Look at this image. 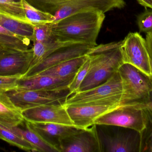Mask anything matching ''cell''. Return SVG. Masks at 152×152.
Masks as SVG:
<instances>
[{"label":"cell","mask_w":152,"mask_h":152,"mask_svg":"<svg viewBox=\"0 0 152 152\" xmlns=\"http://www.w3.org/2000/svg\"><path fill=\"white\" fill-rule=\"evenodd\" d=\"M105 18V13L97 11L78 12L51 23L52 33L62 43H80L95 46Z\"/></svg>","instance_id":"cell-1"},{"label":"cell","mask_w":152,"mask_h":152,"mask_svg":"<svg viewBox=\"0 0 152 152\" xmlns=\"http://www.w3.org/2000/svg\"><path fill=\"white\" fill-rule=\"evenodd\" d=\"M38 10L51 14L54 22L78 12L95 10L105 13L126 5L124 0H26Z\"/></svg>","instance_id":"cell-2"},{"label":"cell","mask_w":152,"mask_h":152,"mask_svg":"<svg viewBox=\"0 0 152 152\" xmlns=\"http://www.w3.org/2000/svg\"><path fill=\"white\" fill-rule=\"evenodd\" d=\"M121 46L88 54L90 60L89 69L78 92L102 84L118 71L120 67L124 63Z\"/></svg>","instance_id":"cell-3"},{"label":"cell","mask_w":152,"mask_h":152,"mask_svg":"<svg viewBox=\"0 0 152 152\" xmlns=\"http://www.w3.org/2000/svg\"><path fill=\"white\" fill-rule=\"evenodd\" d=\"M118 72L123 83L122 106L145 104L152 91L150 76L128 63L122 64Z\"/></svg>","instance_id":"cell-4"},{"label":"cell","mask_w":152,"mask_h":152,"mask_svg":"<svg viewBox=\"0 0 152 152\" xmlns=\"http://www.w3.org/2000/svg\"><path fill=\"white\" fill-rule=\"evenodd\" d=\"M6 92L15 107L21 112L44 104H65L71 95L68 87L53 91L22 90L13 88Z\"/></svg>","instance_id":"cell-5"},{"label":"cell","mask_w":152,"mask_h":152,"mask_svg":"<svg viewBox=\"0 0 152 152\" xmlns=\"http://www.w3.org/2000/svg\"><path fill=\"white\" fill-rule=\"evenodd\" d=\"M116 127L110 132L97 129L103 152H140V133L130 129Z\"/></svg>","instance_id":"cell-6"},{"label":"cell","mask_w":152,"mask_h":152,"mask_svg":"<svg viewBox=\"0 0 152 152\" xmlns=\"http://www.w3.org/2000/svg\"><path fill=\"white\" fill-rule=\"evenodd\" d=\"M94 124L121 127L140 133L145 127L143 109L138 105H123L99 117Z\"/></svg>","instance_id":"cell-7"},{"label":"cell","mask_w":152,"mask_h":152,"mask_svg":"<svg viewBox=\"0 0 152 152\" xmlns=\"http://www.w3.org/2000/svg\"><path fill=\"white\" fill-rule=\"evenodd\" d=\"M123 62L133 65L144 73L151 75V60L145 39L138 32H130L122 40Z\"/></svg>","instance_id":"cell-8"},{"label":"cell","mask_w":152,"mask_h":152,"mask_svg":"<svg viewBox=\"0 0 152 152\" xmlns=\"http://www.w3.org/2000/svg\"><path fill=\"white\" fill-rule=\"evenodd\" d=\"M123 93V83L118 71L102 84L70 95L66 101L65 105H77L113 97L122 98Z\"/></svg>","instance_id":"cell-9"},{"label":"cell","mask_w":152,"mask_h":152,"mask_svg":"<svg viewBox=\"0 0 152 152\" xmlns=\"http://www.w3.org/2000/svg\"><path fill=\"white\" fill-rule=\"evenodd\" d=\"M94 47L86 44H69L58 48L39 63L30 68L22 77H29L37 75L46 69L63 62L87 55Z\"/></svg>","instance_id":"cell-10"},{"label":"cell","mask_w":152,"mask_h":152,"mask_svg":"<svg viewBox=\"0 0 152 152\" xmlns=\"http://www.w3.org/2000/svg\"><path fill=\"white\" fill-rule=\"evenodd\" d=\"M21 113L24 120L29 122L75 126L68 113L65 104H44L27 109L22 111Z\"/></svg>","instance_id":"cell-11"},{"label":"cell","mask_w":152,"mask_h":152,"mask_svg":"<svg viewBox=\"0 0 152 152\" xmlns=\"http://www.w3.org/2000/svg\"><path fill=\"white\" fill-rule=\"evenodd\" d=\"M58 148L60 152H103L96 125L62 140Z\"/></svg>","instance_id":"cell-12"},{"label":"cell","mask_w":152,"mask_h":152,"mask_svg":"<svg viewBox=\"0 0 152 152\" xmlns=\"http://www.w3.org/2000/svg\"><path fill=\"white\" fill-rule=\"evenodd\" d=\"M66 106L75 126L83 129L90 127L94 125V122L96 119L120 107L110 104L95 103Z\"/></svg>","instance_id":"cell-13"},{"label":"cell","mask_w":152,"mask_h":152,"mask_svg":"<svg viewBox=\"0 0 152 152\" xmlns=\"http://www.w3.org/2000/svg\"><path fill=\"white\" fill-rule=\"evenodd\" d=\"M33 58L32 48L5 54L0 57V76H24L30 68Z\"/></svg>","instance_id":"cell-14"},{"label":"cell","mask_w":152,"mask_h":152,"mask_svg":"<svg viewBox=\"0 0 152 152\" xmlns=\"http://www.w3.org/2000/svg\"><path fill=\"white\" fill-rule=\"evenodd\" d=\"M28 122L31 127L44 139L58 150L62 140L86 129L62 124Z\"/></svg>","instance_id":"cell-15"},{"label":"cell","mask_w":152,"mask_h":152,"mask_svg":"<svg viewBox=\"0 0 152 152\" xmlns=\"http://www.w3.org/2000/svg\"><path fill=\"white\" fill-rule=\"evenodd\" d=\"M73 77L58 78L45 75H37L21 77L17 82L16 89L22 90L53 91L68 88Z\"/></svg>","instance_id":"cell-16"},{"label":"cell","mask_w":152,"mask_h":152,"mask_svg":"<svg viewBox=\"0 0 152 152\" xmlns=\"http://www.w3.org/2000/svg\"><path fill=\"white\" fill-rule=\"evenodd\" d=\"M10 128L14 133L28 143L35 152H60L57 147L44 139L26 120H24L19 126Z\"/></svg>","instance_id":"cell-17"},{"label":"cell","mask_w":152,"mask_h":152,"mask_svg":"<svg viewBox=\"0 0 152 152\" xmlns=\"http://www.w3.org/2000/svg\"><path fill=\"white\" fill-rule=\"evenodd\" d=\"M6 91L0 88V123L8 127L17 126L22 124L25 120L21 112L9 98Z\"/></svg>","instance_id":"cell-18"},{"label":"cell","mask_w":152,"mask_h":152,"mask_svg":"<svg viewBox=\"0 0 152 152\" xmlns=\"http://www.w3.org/2000/svg\"><path fill=\"white\" fill-rule=\"evenodd\" d=\"M87 58L88 55H86L63 62L46 69L37 75L58 78L73 77Z\"/></svg>","instance_id":"cell-19"},{"label":"cell","mask_w":152,"mask_h":152,"mask_svg":"<svg viewBox=\"0 0 152 152\" xmlns=\"http://www.w3.org/2000/svg\"><path fill=\"white\" fill-rule=\"evenodd\" d=\"M31 41L9 31L0 25V46L10 52L28 49Z\"/></svg>","instance_id":"cell-20"},{"label":"cell","mask_w":152,"mask_h":152,"mask_svg":"<svg viewBox=\"0 0 152 152\" xmlns=\"http://www.w3.org/2000/svg\"><path fill=\"white\" fill-rule=\"evenodd\" d=\"M0 25L17 35L33 41L34 29L32 24L15 20L0 13Z\"/></svg>","instance_id":"cell-21"},{"label":"cell","mask_w":152,"mask_h":152,"mask_svg":"<svg viewBox=\"0 0 152 152\" xmlns=\"http://www.w3.org/2000/svg\"><path fill=\"white\" fill-rule=\"evenodd\" d=\"M23 0H0V13L15 20L29 23L26 18Z\"/></svg>","instance_id":"cell-22"},{"label":"cell","mask_w":152,"mask_h":152,"mask_svg":"<svg viewBox=\"0 0 152 152\" xmlns=\"http://www.w3.org/2000/svg\"><path fill=\"white\" fill-rule=\"evenodd\" d=\"M33 58L30 68L39 63L58 48L71 44L62 43L57 40L49 43H42L36 41H33Z\"/></svg>","instance_id":"cell-23"},{"label":"cell","mask_w":152,"mask_h":152,"mask_svg":"<svg viewBox=\"0 0 152 152\" xmlns=\"http://www.w3.org/2000/svg\"><path fill=\"white\" fill-rule=\"evenodd\" d=\"M145 117V127L140 133V152H152V109L142 107Z\"/></svg>","instance_id":"cell-24"},{"label":"cell","mask_w":152,"mask_h":152,"mask_svg":"<svg viewBox=\"0 0 152 152\" xmlns=\"http://www.w3.org/2000/svg\"><path fill=\"white\" fill-rule=\"evenodd\" d=\"M23 4L26 18L33 26L54 22L55 18L51 14L37 9L26 0H23Z\"/></svg>","instance_id":"cell-25"},{"label":"cell","mask_w":152,"mask_h":152,"mask_svg":"<svg viewBox=\"0 0 152 152\" xmlns=\"http://www.w3.org/2000/svg\"><path fill=\"white\" fill-rule=\"evenodd\" d=\"M0 139L28 152H35L34 148L23 138L13 132L10 128L0 123Z\"/></svg>","instance_id":"cell-26"},{"label":"cell","mask_w":152,"mask_h":152,"mask_svg":"<svg viewBox=\"0 0 152 152\" xmlns=\"http://www.w3.org/2000/svg\"><path fill=\"white\" fill-rule=\"evenodd\" d=\"M33 26L34 33L32 42L36 41L45 43L57 40L52 33L51 23Z\"/></svg>","instance_id":"cell-27"},{"label":"cell","mask_w":152,"mask_h":152,"mask_svg":"<svg viewBox=\"0 0 152 152\" xmlns=\"http://www.w3.org/2000/svg\"><path fill=\"white\" fill-rule=\"evenodd\" d=\"M89 64L90 60L89 57L88 55L87 59L79 68L76 73L72 82L68 86L71 95L79 92L80 85L85 79L88 72Z\"/></svg>","instance_id":"cell-28"},{"label":"cell","mask_w":152,"mask_h":152,"mask_svg":"<svg viewBox=\"0 0 152 152\" xmlns=\"http://www.w3.org/2000/svg\"><path fill=\"white\" fill-rule=\"evenodd\" d=\"M137 24L140 32L147 33L152 30V9L146 8L137 16Z\"/></svg>","instance_id":"cell-29"},{"label":"cell","mask_w":152,"mask_h":152,"mask_svg":"<svg viewBox=\"0 0 152 152\" xmlns=\"http://www.w3.org/2000/svg\"><path fill=\"white\" fill-rule=\"evenodd\" d=\"M20 77H5L0 76V88L9 90L17 87V82Z\"/></svg>","instance_id":"cell-30"},{"label":"cell","mask_w":152,"mask_h":152,"mask_svg":"<svg viewBox=\"0 0 152 152\" xmlns=\"http://www.w3.org/2000/svg\"><path fill=\"white\" fill-rule=\"evenodd\" d=\"M145 41L149 58L152 62V30L146 33Z\"/></svg>","instance_id":"cell-31"},{"label":"cell","mask_w":152,"mask_h":152,"mask_svg":"<svg viewBox=\"0 0 152 152\" xmlns=\"http://www.w3.org/2000/svg\"><path fill=\"white\" fill-rule=\"evenodd\" d=\"M137 2L145 8L152 9V0H137Z\"/></svg>","instance_id":"cell-32"},{"label":"cell","mask_w":152,"mask_h":152,"mask_svg":"<svg viewBox=\"0 0 152 152\" xmlns=\"http://www.w3.org/2000/svg\"><path fill=\"white\" fill-rule=\"evenodd\" d=\"M139 106H141V107H147V108L152 109V91L150 94L149 99L145 103V104H143V105H139Z\"/></svg>","instance_id":"cell-33"},{"label":"cell","mask_w":152,"mask_h":152,"mask_svg":"<svg viewBox=\"0 0 152 152\" xmlns=\"http://www.w3.org/2000/svg\"><path fill=\"white\" fill-rule=\"evenodd\" d=\"M8 52H10L6 51L5 49H4L3 47H2L1 46H0V57L4 55V54Z\"/></svg>","instance_id":"cell-34"},{"label":"cell","mask_w":152,"mask_h":152,"mask_svg":"<svg viewBox=\"0 0 152 152\" xmlns=\"http://www.w3.org/2000/svg\"><path fill=\"white\" fill-rule=\"evenodd\" d=\"M151 75H150V77L151 78V80L152 82V62L151 61Z\"/></svg>","instance_id":"cell-35"}]
</instances>
